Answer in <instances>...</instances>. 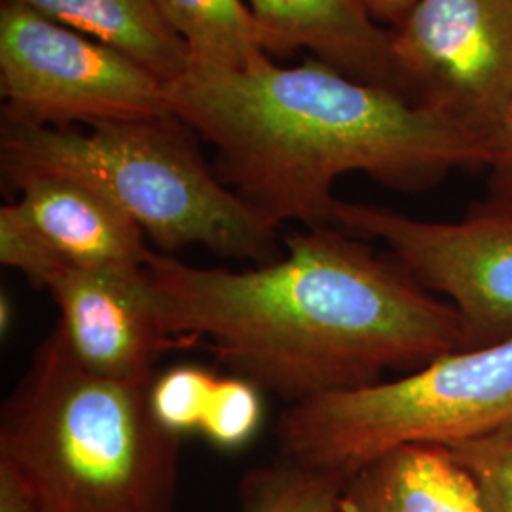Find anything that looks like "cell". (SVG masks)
<instances>
[{
	"mask_svg": "<svg viewBox=\"0 0 512 512\" xmlns=\"http://www.w3.org/2000/svg\"><path fill=\"white\" fill-rule=\"evenodd\" d=\"M0 262L18 270L42 289H46L55 272L67 266L21 213L16 202L0 209Z\"/></svg>",
	"mask_w": 512,
	"mask_h": 512,
	"instance_id": "19",
	"label": "cell"
},
{
	"mask_svg": "<svg viewBox=\"0 0 512 512\" xmlns=\"http://www.w3.org/2000/svg\"><path fill=\"white\" fill-rule=\"evenodd\" d=\"M370 16L387 29H395L403 23L418 0H363Z\"/></svg>",
	"mask_w": 512,
	"mask_h": 512,
	"instance_id": "22",
	"label": "cell"
},
{
	"mask_svg": "<svg viewBox=\"0 0 512 512\" xmlns=\"http://www.w3.org/2000/svg\"><path fill=\"white\" fill-rule=\"evenodd\" d=\"M488 196L494 202L512 205V103L486 137Z\"/></svg>",
	"mask_w": 512,
	"mask_h": 512,
	"instance_id": "20",
	"label": "cell"
},
{
	"mask_svg": "<svg viewBox=\"0 0 512 512\" xmlns=\"http://www.w3.org/2000/svg\"><path fill=\"white\" fill-rule=\"evenodd\" d=\"M152 384L93 374L55 327L2 406L0 459L44 512H173L181 437L156 420Z\"/></svg>",
	"mask_w": 512,
	"mask_h": 512,
	"instance_id": "3",
	"label": "cell"
},
{
	"mask_svg": "<svg viewBox=\"0 0 512 512\" xmlns=\"http://www.w3.org/2000/svg\"><path fill=\"white\" fill-rule=\"evenodd\" d=\"M391 31L410 99L486 141L512 103V0H418Z\"/></svg>",
	"mask_w": 512,
	"mask_h": 512,
	"instance_id": "8",
	"label": "cell"
},
{
	"mask_svg": "<svg viewBox=\"0 0 512 512\" xmlns=\"http://www.w3.org/2000/svg\"><path fill=\"white\" fill-rule=\"evenodd\" d=\"M512 425V338L448 351L403 378L289 404L281 458L349 478L408 444L456 446Z\"/></svg>",
	"mask_w": 512,
	"mask_h": 512,
	"instance_id": "5",
	"label": "cell"
},
{
	"mask_svg": "<svg viewBox=\"0 0 512 512\" xmlns=\"http://www.w3.org/2000/svg\"><path fill=\"white\" fill-rule=\"evenodd\" d=\"M471 473L488 512H512V425L450 448Z\"/></svg>",
	"mask_w": 512,
	"mask_h": 512,
	"instance_id": "18",
	"label": "cell"
},
{
	"mask_svg": "<svg viewBox=\"0 0 512 512\" xmlns=\"http://www.w3.org/2000/svg\"><path fill=\"white\" fill-rule=\"evenodd\" d=\"M217 382L215 374L200 366L167 370L150 387V406L156 420L177 437L200 431Z\"/></svg>",
	"mask_w": 512,
	"mask_h": 512,
	"instance_id": "16",
	"label": "cell"
},
{
	"mask_svg": "<svg viewBox=\"0 0 512 512\" xmlns=\"http://www.w3.org/2000/svg\"><path fill=\"white\" fill-rule=\"evenodd\" d=\"M2 173L19 194L21 213L67 264L139 270L154 253L139 224L92 184L55 171Z\"/></svg>",
	"mask_w": 512,
	"mask_h": 512,
	"instance_id": "10",
	"label": "cell"
},
{
	"mask_svg": "<svg viewBox=\"0 0 512 512\" xmlns=\"http://www.w3.org/2000/svg\"><path fill=\"white\" fill-rule=\"evenodd\" d=\"M0 512H44L23 476L0 459Z\"/></svg>",
	"mask_w": 512,
	"mask_h": 512,
	"instance_id": "21",
	"label": "cell"
},
{
	"mask_svg": "<svg viewBox=\"0 0 512 512\" xmlns=\"http://www.w3.org/2000/svg\"><path fill=\"white\" fill-rule=\"evenodd\" d=\"M260 421V387L239 376L219 378L200 431L220 450H238L255 437Z\"/></svg>",
	"mask_w": 512,
	"mask_h": 512,
	"instance_id": "17",
	"label": "cell"
},
{
	"mask_svg": "<svg viewBox=\"0 0 512 512\" xmlns=\"http://www.w3.org/2000/svg\"><path fill=\"white\" fill-rule=\"evenodd\" d=\"M0 323H2L4 332H6V327H10V323H12V304L6 300L4 294L0 300Z\"/></svg>",
	"mask_w": 512,
	"mask_h": 512,
	"instance_id": "23",
	"label": "cell"
},
{
	"mask_svg": "<svg viewBox=\"0 0 512 512\" xmlns=\"http://www.w3.org/2000/svg\"><path fill=\"white\" fill-rule=\"evenodd\" d=\"M165 84L105 42L18 0L0 6L2 122L50 128L171 116Z\"/></svg>",
	"mask_w": 512,
	"mask_h": 512,
	"instance_id": "6",
	"label": "cell"
},
{
	"mask_svg": "<svg viewBox=\"0 0 512 512\" xmlns=\"http://www.w3.org/2000/svg\"><path fill=\"white\" fill-rule=\"evenodd\" d=\"M332 226L387 245L429 293L458 313L467 348L512 338V205L490 198L463 219L431 222L336 200Z\"/></svg>",
	"mask_w": 512,
	"mask_h": 512,
	"instance_id": "7",
	"label": "cell"
},
{
	"mask_svg": "<svg viewBox=\"0 0 512 512\" xmlns=\"http://www.w3.org/2000/svg\"><path fill=\"white\" fill-rule=\"evenodd\" d=\"M179 118L109 122L90 131L2 122V171H55L92 184L164 251L202 245L215 255L270 264L277 228L222 183Z\"/></svg>",
	"mask_w": 512,
	"mask_h": 512,
	"instance_id": "4",
	"label": "cell"
},
{
	"mask_svg": "<svg viewBox=\"0 0 512 512\" xmlns=\"http://www.w3.org/2000/svg\"><path fill=\"white\" fill-rule=\"evenodd\" d=\"M183 40L190 65L249 71L270 59L266 38L245 0H156Z\"/></svg>",
	"mask_w": 512,
	"mask_h": 512,
	"instance_id": "14",
	"label": "cell"
},
{
	"mask_svg": "<svg viewBox=\"0 0 512 512\" xmlns=\"http://www.w3.org/2000/svg\"><path fill=\"white\" fill-rule=\"evenodd\" d=\"M61 313L59 329L78 363L128 384H152L169 349L194 342L165 332L148 291L145 268L90 270L63 266L46 285Z\"/></svg>",
	"mask_w": 512,
	"mask_h": 512,
	"instance_id": "9",
	"label": "cell"
},
{
	"mask_svg": "<svg viewBox=\"0 0 512 512\" xmlns=\"http://www.w3.org/2000/svg\"><path fill=\"white\" fill-rule=\"evenodd\" d=\"M346 480L281 458L247 473L239 486L241 507L245 512H336Z\"/></svg>",
	"mask_w": 512,
	"mask_h": 512,
	"instance_id": "15",
	"label": "cell"
},
{
	"mask_svg": "<svg viewBox=\"0 0 512 512\" xmlns=\"http://www.w3.org/2000/svg\"><path fill=\"white\" fill-rule=\"evenodd\" d=\"M336 512H488L448 446L408 444L349 476Z\"/></svg>",
	"mask_w": 512,
	"mask_h": 512,
	"instance_id": "12",
	"label": "cell"
},
{
	"mask_svg": "<svg viewBox=\"0 0 512 512\" xmlns=\"http://www.w3.org/2000/svg\"><path fill=\"white\" fill-rule=\"evenodd\" d=\"M245 272L196 268L156 251L148 291L165 332L205 338L239 378L289 404L382 382L467 348L458 313L397 260L330 226L283 238Z\"/></svg>",
	"mask_w": 512,
	"mask_h": 512,
	"instance_id": "1",
	"label": "cell"
},
{
	"mask_svg": "<svg viewBox=\"0 0 512 512\" xmlns=\"http://www.w3.org/2000/svg\"><path fill=\"white\" fill-rule=\"evenodd\" d=\"M268 54L310 50L315 59L372 86L410 99L393 31L370 16L363 0H247ZM414 103V101H412Z\"/></svg>",
	"mask_w": 512,
	"mask_h": 512,
	"instance_id": "11",
	"label": "cell"
},
{
	"mask_svg": "<svg viewBox=\"0 0 512 512\" xmlns=\"http://www.w3.org/2000/svg\"><path fill=\"white\" fill-rule=\"evenodd\" d=\"M165 95L169 112L215 148L220 181L277 230L332 226V190L348 173L418 192L488 160L475 131L315 57L249 71L190 65Z\"/></svg>",
	"mask_w": 512,
	"mask_h": 512,
	"instance_id": "2",
	"label": "cell"
},
{
	"mask_svg": "<svg viewBox=\"0 0 512 512\" xmlns=\"http://www.w3.org/2000/svg\"><path fill=\"white\" fill-rule=\"evenodd\" d=\"M38 14L124 52L165 84L183 76L190 55L156 0H18Z\"/></svg>",
	"mask_w": 512,
	"mask_h": 512,
	"instance_id": "13",
	"label": "cell"
}]
</instances>
